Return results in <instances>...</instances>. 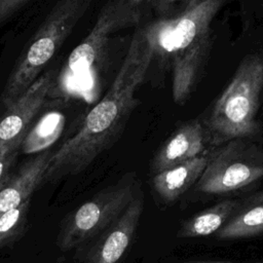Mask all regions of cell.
I'll return each mask as SVG.
<instances>
[{
	"label": "cell",
	"instance_id": "1",
	"mask_svg": "<svg viewBox=\"0 0 263 263\" xmlns=\"http://www.w3.org/2000/svg\"><path fill=\"white\" fill-rule=\"evenodd\" d=\"M153 58L154 45L146 26L133 35L127 53L107 93L88 112L80 129L53 152L42 185L83 172L119 140L139 104L136 91L144 82Z\"/></svg>",
	"mask_w": 263,
	"mask_h": 263
},
{
	"label": "cell",
	"instance_id": "2",
	"mask_svg": "<svg viewBox=\"0 0 263 263\" xmlns=\"http://www.w3.org/2000/svg\"><path fill=\"white\" fill-rule=\"evenodd\" d=\"M223 0H189L172 18L148 26L154 55L165 54L173 70V98L185 104L195 89L213 45L212 22Z\"/></svg>",
	"mask_w": 263,
	"mask_h": 263
},
{
	"label": "cell",
	"instance_id": "3",
	"mask_svg": "<svg viewBox=\"0 0 263 263\" xmlns=\"http://www.w3.org/2000/svg\"><path fill=\"white\" fill-rule=\"evenodd\" d=\"M263 92V58L247 55L202 122L212 147L261 133L257 119Z\"/></svg>",
	"mask_w": 263,
	"mask_h": 263
},
{
	"label": "cell",
	"instance_id": "4",
	"mask_svg": "<svg viewBox=\"0 0 263 263\" xmlns=\"http://www.w3.org/2000/svg\"><path fill=\"white\" fill-rule=\"evenodd\" d=\"M90 4V0H62L51 7L10 72L0 96L1 110L15 101L39 77Z\"/></svg>",
	"mask_w": 263,
	"mask_h": 263
},
{
	"label": "cell",
	"instance_id": "5",
	"mask_svg": "<svg viewBox=\"0 0 263 263\" xmlns=\"http://www.w3.org/2000/svg\"><path fill=\"white\" fill-rule=\"evenodd\" d=\"M135 172L97 192L90 199L68 213L61 221L55 243L62 252L81 249L106 230L141 191Z\"/></svg>",
	"mask_w": 263,
	"mask_h": 263
},
{
	"label": "cell",
	"instance_id": "6",
	"mask_svg": "<svg viewBox=\"0 0 263 263\" xmlns=\"http://www.w3.org/2000/svg\"><path fill=\"white\" fill-rule=\"evenodd\" d=\"M205 168L195 184L197 192L224 195L263 179V147L251 139H234L212 147Z\"/></svg>",
	"mask_w": 263,
	"mask_h": 263
},
{
	"label": "cell",
	"instance_id": "7",
	"mask_svg": "<svg viewBox=\"0 0 263 263\" xmlns=\"http://www.w3.org/2000/svg\"><path fill=\"white\" fill-rule=\"evenodd\" d=\"M151 9V1L146 0H113L105 3L92 30L69 55L61 79L87 71L100 57L111 33L138 26Z\"/></svg>",
	"mask_w": 263,
	"mask_h": 263
},
{
	"label": "cell",
	"instance_id": "8",
	"mask_svg": "<svg viewBox=\"0 0 263 263\" xmlns=\"http://www.w3.org/2000/svg\"><path fill=\"white\" fill-rule=\"evenodd\" d=\"M57 81L54 70L40 75L0 113V153L20 148L33 118L43 107Z\"/></svg>",
	"mask_w": 263,
	"mask_h": 263
},
{
	"label": "cell",
	"instance_id": "9",
	"mask_svg": "<svg viewBox=\"0 0 263 263\" xmlns=\"http://www.w3.org/2000/svg\"><path fill=\"white\" fill-rule=\"evenodd\" d=\"M145 206L141 190L119 218L83 250L80 263H119L137 231Z\"/></svg>",
	"mask_w": 263,
	"mask_h": 263
},
{
	"label": "cell",
	"instance_id": "10",
	"mask_svg": "<svg viewBox=\"0 0 263 263\" xmlns=\"http://www.w3.org/2000/svg\"><path fill=\"white\" fill-rule=\"evenodd\" d=\"M210 143L201 121L192 119L180 124L154 153L149 172L151 176L203 155Z\"/></svg>",
	"mask_w": 263,
	"mask_h": 263
},
{
	"label": "cell",
	"instance_id": "11",
	"mask_svg": "<svg viewBox=\"0 0 263 263\" xmlns=\"http://www.w3.org/2000/svg\"><path fill=\"white\" fill-rule=\"evenodd\" d=\"M53 152L51 149H46L30 157L14 170L0 189V216L31 199L33 193L42 186L43 176Z\"/></svg>",
	"mask_w": 263,
	"mask_h": 263
},
{
	"label": "cell",
	"instance_id": "12",
	"mask_svg": "<svg viewBox=\"0 0 263 263\" xmlns=\"http://www.w3.org/2000/svg\"><path fill=\"white\" fill-rule=\"evenodd\" d=\"M208 161L206 154L197 156L152 176L154 193L165 203H173L197 183Z\"/></svg>",
	"mask_w": 263,
	"mask_h": 263
},
{
	"label": "cell",
	"instance_id": "13",
	"mask_svg": "<svg viewBox=\"0 0 263 263\" xmlns=\"http://www.w3.org/2000/svg\"><path fill=\"white\" fill-rule=\"evenodd\" d=\"M263 234V189L256 191L243 200L216 233L219 239H238Z\"/></svg>",
	"mask_w": 263,
	"mask_h": 263
},
{
	"label": "cell",
	"instance_id": "14",
	"mask_svg": "<svg viewBox=\"0 0 263 263\" xmlns=\"http://www.w3.org/2000/svg\"><path fill=\"white\" fill-rule=\"evenodd\" d=\"M238 199H223L214 205L191 216L184 221L177 233L178 237H201L217 233L229 220L239 204Z\"/></svg>",
	"mask_w": 263,
	"mask_h": 263
},
{
	"label": "cell",
	"instance_id": "15",
	"mask_svg": "<svg viewBox=\"0 0 263 263\" xmlns=\"http://www.w3.org/2000/svg\"><path fill=\"white\" fill-rule=\"evenodd\" d=\"M64 116L60 113L46 114L31 132L27 133L20 146V152L33 153L48 149L59 138L64 126Z\"/></svg>",
	"mask_w": 263,
	"mask_h": 263
},
{
	"label": "cell",
	"instance_id": "16",
	"mask_svg": "<svg viewBox=\"0 0 263 263\" xmlns=\"http://www.w3.org/2000/svg\"><path fill=\"white\" fill-rule=\"evenodd\" d=\"M31 199L0 216V250L20 240L28 229Z\"/></svg>",
	"mask_w": 263,
	"mask_h": 263
},
{
	"label": "cell",
	"instance_id": "17",
	"mask_svg": "<svg viewBox=\"0 0 263 263\" xmlns=\"http://www.w3.org/2000/svg\"><path fill=\"white\" fill-rule=\"evenodd\" d=\"M20 148L3 151L0 153V189L14 172Z\"/></svg>",
	"mask_w": 263,
	"mask_h": 263
},
{
	"label": "cell",
	"instance_id": "18",
	"mask_svg": "<svg viewBox=\"0 0 263 263\" xmlns=\"http://www.w3.org/2000/svg\"><path fill=\"white\" fill-rule=\"evenodd\" d=\"M30 3V0H0V27Z\"/></svg>",
	"mask_w": 263,
	"mask_h": 263
},
{
	"label": "cell",
	"instance_id": "19",
	"mask_svg": "<svg viewBox=\"0 0 263 263\" xmlns=\"http://www.w3.org/2000/svg\"><path fill=\"white\" fill-rule=\"evenodd\" d=\"M183 263H233V262H228V261H190V262H183ZM250 263H263V259L255 261V262H250Z\"/></svg>",
	"mask_w": 263,
	"mask_h": 263
}]
</instances>
